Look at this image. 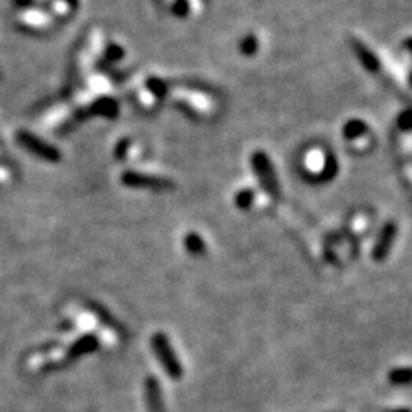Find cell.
Segmentation results:
<instances>
[{
    "instance_id": "4",
    "label": "cell",
    "mask_w": 412,
    "mask_h": 412,
    "mask_svg": "<svg viewBox=\"0 0 412 412\" xmlns=\"http://www.w3.org/2000/svg\"><path fill=\"white\" fill-rule=\"evenodd\" d=\"M388 412H412L411 409H392V411H388Z\"/></svg>"
},
{
    "instance_id": "2",
    "label": "cell",
    "mask_w": 412,
    "mask_h": 412,
    "mask_svg": "<svg viewBox=\"0 0 412 412\" xmlns=\"http://www.w3.org/2000/svg\"><path fill=\"white\" fill-rule=\"evenodd\" d=\"M306 165L313 172H321L325 169V155L320 150H311V153H307L306 157Z\"/></svg>"
},
{
    "instance_id": "1",
    "label": "cell",
    "mask_w": 412,
    "mask_h": 412,
    "mask_svg": "<svg viewBox=\"0 0 412 412\" xmlns=\"http://www.w3.org/2000/svg\"><path fill=\"white\" fill-rule=\"evenodd\" d=\"M388 381L392 385H400V387H406V385L412 383V367H393L388 373Z\"/></svg>"
},
{
    "instance_id": "3",
    "label": "cell",
    "mask_w": 412,
    "mask_h": 412,
    "mask_svg": "<svg viewBox=\"0 0 412 412\" xmlns=\"http://www.w3.org/2000/svg\"><path fill=\"white\" fill-rule=\"evenodd\" d=\"M188 246H189V251H191V252H199V251H201V244L198 243V237H196V236L189 237Z\"/></svg>"
}]
</instances>
